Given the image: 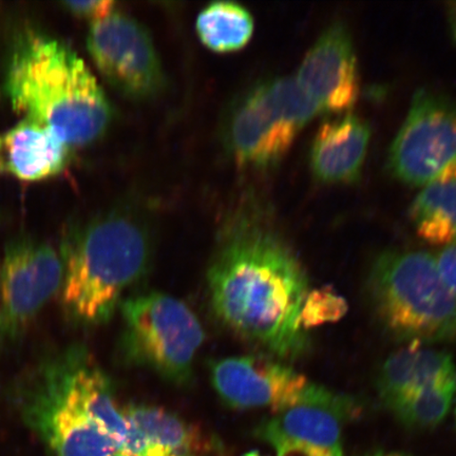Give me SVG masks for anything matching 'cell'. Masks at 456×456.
Listing matches in <instances>:
<instances>
[{
  "label": "cell",
  "mask_w": 456,
  "mask_h": 456,
  "mask_svg": "<svg viewBox=\"0 0 456 456\" xmlns=\"http://www.w3.org/2000/svg\"><path fill=\"white\" fill-rule=\"evenodd\" d=\"M438 271L456 298V245L444 248L436 256Z\"/></svg>",
  "instance_id": "cell-23"
},
{
  "label": "cell",
  "mask_w": 456,
  "mask_h": 456,
  "mask_svg": "<svg viewBox=\"0 0 456 456\" xmlns=\"http://www.w3.org/2000/svg\"><path fill=\"white\" fill-rule=\"evenodd\" d=\"M64 265L53 245L20 238L11 242L0 265V346L14 344L60 294Z\"/></svg>",
  "instance_id": "cell-10"
},
{
  "label": "cell",
  "mask_w": 456,
  "mask_h": 456,
  "mask_svg": "<svg viewBox=\"0 0 456 456\" xmlns=\"http://www.w3.org/2000/svg\"><path fill=\"white\" fill-rule=\"evenodd\" d=\"M252 14L242 5L216 2L198 15L196 28L201 42L216 53H231L244 47L254 33Z\"/></svg>",
  "instance_id": "cell-19"
},
{
  "label": "cell",
  "mask_w": 456,
  "mask_h": 456,
  "mask_svg": "<svg viewBox=\"0 0 456 456\" xmlns=\"http://www.w3.org/2000/svg\"><path fill=\"white\" fill-rule=\"evenodd\" d=\"M321 113L295 77L267 79L250 88L228 111L222 134L224 145L240 167L269 168L287 155L296 136Z\"/></svg>",
  "instance_id": "cell-6"
},
{
  "label": "cell",
  "mask_w": 456,
  "mask_h": 456,
  "mask_svg": "<svg viewBox=\"0 0 456 456\" xmlns=\"http://www.w3.org/2000/svg\"><path fill=\"white\" fill-rule=\"evenodd\" d=\"M70 147L45 125L25 118L0 138L4 169L20 180L51 178L65 168Z\"/></svg>",
  "instance_id": "cell-15"
},
{
  "label": "cell",
  "mask_w": 456,
  "mask_h": 456,
  "mask_svg": "<svg viewBox=\"0 0 456 456\" xmlns=\"http://www.w3.org/2000/svg\"><path fill=\"white\" fill-rule=\"evenodd\" d=\"M14 396L26 423L54 456H110L121 450L78 406L53 355L20 381Z\"/></svg>",
  "instance_id": "cell-7"
},
{
  "label": "cell",
  "mask_w": 456,
  "mask_h": 456,
  "mask_svg": "<svg viewBox=\"0 0 456 456\" xmlns=\"http://www.w3.org/2000/svg\"><path fill=\"white\" fill-rule=\"evenodd\" d=\"M456 395V379L414 393L389 410L399 423L410 429L430 430L442 424Z\"/></svg>",
  "instance_id": "cell-20"
},
{
  "label": "cell",
  "mask_w": 456,
  "mask_h": 456,
  "mask_svg": "<svg viewBox=\"0 0 456 456\" xmlns=\"http://www.w3.org/2000/svg\"><path fill=\"white\" fill-rule=\"evenodd\" d=\"M148 456H192V455L188 454V453H186V454L170 453L167 452H164V450H162V449L153 448L151 450V452Z\"/></svg>",
  "instance_id": "cell-25"
},
{
  "label": "cell",
  "mask_w": 456,
  "mask_h": 456,
  "mask_svg": "<svg viewBox=\"0 0 456 456\" xmlns=\"http://www.w3.org/2000/svg\"><path fill=\"white\" fill-rule=\"evenodd\" d=\"M370 127L355 113L324 122L314 138L310 163L315 178L328 184H350L361 179Z\"/></svg>",
  "instance_id": "cell-14"
},
{
  "label": "cell",
  "mask_w": 456,
  "mask_h": 456,
  "mask_svg": "<svg viewBox=\"0 0 456 456\" xmlns=\"http://www.w3.org/2000/svg\"><path fill=\"white\" fill-rule=\"evenodd\" d=\"M322 113L353 110L361 95L354 41L345 22L335 21L307 51L296 77Z\"/></svg>",
  "instance_id": "cell-12"
},
{
  "label": "cell",
  "mask_w": 456,
  "mask_h": 456,
  "mask_svg": "<svg viewBox=\"0 0 456 456\" xmlns=\"http://www.w3.org/2000/svg\"><path fill=\"white\" fill-rule=\"evenodd\" d=\"M65 7L73 14L84 19L90 20L91 22L104 19L114 11V3L110 0H76V2H65Z\"/></svg>",
  "instance_id": "cell-22"
},
{
  "label": "cell",
  "mask_w": 456,
  "mask_h": 456,
  "mask_svg": "<svg viewBox=\"0 0 456 456\" xmlns=\"http://www.w3.org/2000/svg\"><path fill=\"white\" fill-rule=\"evenodd\" d=\"M245 456H260V455L258 453L252 452V453L247 454Z\"/></svg>",
  "instance_id": "cell-29"
},
{
  "label": "cell",
  "mask_w": 456,
  "mask_h": 456,
  "mask_svg": "<svg viewBox=\"0 0 456 456\" xmlns=\"http://www.w3.org/2000/svg\"><path fill=\"white\" fill-rule=\"evenodd\" d=\"M110 456H130L127 453H125L124 452H121V450H118L116 453H113Z\"/></svg>",
  "instance_id": "cell-27"
},
{
  "label": "cell",
  "mask_w": 456,
  "mask_h": 456,
  "mask_svg": "<svg viewBox=\"0 0 456 456\" xmlns=\"http://www.w3.org/2000/svg\"><path fill=\"white\" fill-rule=\"evenodd\" d=\"M347 312L346 301L332 289H316L306 295L300 313V326L307 330L340 321Z\"/></svg>",
  "instance_id": "cell-21"
},
{
  "label": "cell",
  "mask_w": 456,
  "mask_h": 456,
  "mask_svg": "<svg viewBox=\"0 0 456 456\" xmlns=\"http://www.w3.org/2000/svg\"><path fill=\"white\" fill-rule=\"evenodd\" d=\"M119 351L125 362L175 386H186L205 340L196 314L178 298L150 292L122 301Z\"/></svg>",
  "instance_id": "cell-5"
},
{
  "label": "cell",
  "mask_w": 456,
  "mask_h": 456,
  "mask_svg": "<svg viewBox=\"0 0 456 456\" xmlns=\"http://www.w3.org/2000/svg\"><path fill=\"white\" fill-rule=\"evenodd\" d=\"M3 169H4V163H3L2 155H0V171H2Z\"/></svg>",
  "instance_id": "cell-28"
},
{
  "label": "cell",
  "mask_w": 456,
  "mask_h": 456,
  "mask_svg": "<svg viewBox=\"0 0 456 456\" xmlns=\"http://www.w3.org/2000/svg\"><path fill=\"white\" fill-rule=\"evenodd\" d=\"M418 235L432 245H456V167L424 186L409 209Z\"/></svg>",
  "instance_id": "cell-17"
},
{
  "label": "cell",
  "mask_w": 456,
  "mask_h": 456,
  "mask_svg": "<svg viewBox=\"0 0 456 456\" xmlns=\"http://www.w3.org/2000/svg\"><path fill=\"white\" fill-rule=\"evenodd\" d=\"M5 91L14 110L53 130L69 147L101 138L112 110L81 57L55 39L30 34L11 60Z\"/></svg>",
  "instance_id": "cell-3"
},
{
  "label": "cell",
  "mask_w": 456,
  "mask_h": 456,
  "mask_svg": "<svg viewBox=\"0 0 456 456\" xmlns=\"http://www.w3.org/2000/svg\"><path fill=\"white\" fill-rule=\"evenodd\" d=\"M87 47L102 77L119 94L146 100L162 90L165 77L155 43L134 17L114 10L91 22Z\"/></svg>",
  "instance_id": "cell-11"
},
{
  "label": "cell",
  "mask_w": 456,
  "mask_h": 456,
  "mask_svg": "<svg viewBox=\"0 0 456 456\" xmlns=\"http://www.w3.org/2000/svg\"><path fill=\"white\" fill-rule=\"evenodd\" d=\"M355 398L336 403H304L276 413L256 433L276 456H345L341 430L357 413Z\"/></svg>",
  "instance_id": "cell-13"
},
{
  "label": "cell",
  "mask_w": 456,
  "mask_h": 456,
  "mask_svg": "<svg viewBox=\"0 0 456 456\" xmlns=\"http://www.w3.org/2000/svg\"><path fill=\"white\" fill-rule=\"evenodd\" d=\"M387 167L399 181L426 186L456 167V101L421 88L393 140Z\"/></svg>",
  "instance_id": "cell-9"
},
{
  "label": "cell",
  "mask_w": 456,
  "mask_h": 456,
  "mask_svg": "<svg viewBox=\"0 0 456 456\" xmlns=\"http://www.w3.org/2000/svg\"><path fill=\"white\" fill-rule=\"evenodd\" d=\"M367 456H411L404 453H399V452H375L373 454H370Z\"/></svg>",
  "instance_id": "cell-26"
},
{
  "label": "cell",
  "mask_w": 456,
  "mask_h": 456,
  "mask_svg": "<svg viewBox=\"0 0 456 456\" xmlns=\"http://www.w3.org/2000/svg\"><path fill=\"white\" fill-rule=\"evenodd\" d=\"M455 425H456V403H455Z\"/></svg>",
  "instance_id": "cell-30"
},
{
  "label": "cell",
  "mask_w": 456,
  "mask_h": 456,
  "mask_svg": "<svg viewBox=\"0 0 456 456\" xmlns=\"http://www.w3.org/2000/svg\"><path fill=\"white\" fill-rule=\"evenodd\" d=\"M153 237L150 219L119 204L74 228L61 245V305L83 326L110 321L127 289L150 271Z\"/></svg>",
  "instance_id": "cell-2"
},
{
  "label": "cell",
  "mask_w": 456,
  "mask_h": 456,
  "mask_svg": "<svg viewBox=\"0 0 456 456\" xmlns=\"http://www.w3.org/2000/svg\"><path fill=\"white\" fill-rule=\"evenodd\" d=\"M453 379L456 367L449 353L411 344L387 358L376 387L381 401L390 409L416 392Z\"/></svg>",
  "instance_id": "cell-16"
},
{
  "label": "cell",
  "mask_w": 456,
  "mask_h": 456,
  "mask_svg": "<svg viewBox=\"0 0 456 456\" xmlns=\"http://www.w3.org/2000/svg\"><path fill=\"white\" fill-rule=\"evenodd\" d=\"M123 409L130 423L152 447L186 454L204 446L201 432L167 409L148 404H130Z\"/></svg>",
  "instance_id": "cell-18"
},
{
  "label": "cell",
  "mask_w": 456,
  "mask_h": 456,
  "mask_svg": "<svg viewBox=\"0 0 456 456\" xmlns=\"http://www.w3.org/2000/svg\"><path fill=\"white\" fill-rule=\"evenodd\" d=\"M446 12L450 32L456 43V2L447 4Z\"/></svg>",
  "instance_id": "cell-24"
},
{
  "label": "cell",
  "mask_w": 456,
  "mask_h": 456,
  "mask_svg": "<svg viewBox=\"0 0 456 456\" xmlns=\"http://www.w3.org/2000/svg\"><path fill=\"white\" fill-rule=\"evenodd\" d=\"M210 380L227 407L279 413L304 403H336L347 396L313 383L277 358L245 355L210 363Z\"/></svg>",
  "instance_id": "cell-8"
},
{
  "label": "cell",
  "mask_w": 456,
  "mask_h": 456,
  "mask_svg": "<svg viewBox=\"0 0 456 456\" xmlns=\"http://www.w3.org/2000/svg\"><path fill=\"white\" fill-rule=\"evenodd\" d=\"M367 295L381 327L396 340L423 346L456 342V298L436 256L387 250L370 266Z\"/></svg>",
  "instance_id": "cell-4"
},
{
  "label": "cell",
  "mask_w": 456,
  "mask_h": 456,
  "mask_svg": "<svg viewBox=\"0 0 456 456\" xmlns=\"http://www.w3.org/2000/svg\"><path fill=\"white\" fill-rule=\"evenodd\" d=\"M207 289L215 318L238 338L275 358L296 359L310 350L299 322L309 279L254 200H241L222 221Z\"/></svg>",
  "instance_id": "cell-1"
}]
</instances>
